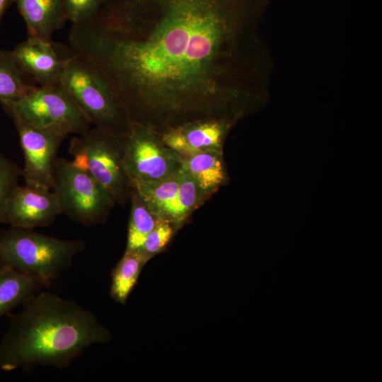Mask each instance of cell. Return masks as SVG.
Instances as JSON below:
<instances>
[{
  "label": "cell",
  "mask_w": 382,
  "mask_h": 382,
  "mask_svg": "<svg viewBox=\"0 0 382 382\" xmlns=\"http://www.w3.org/2000/svg\"><path fill=\"white\" fill-rule=\"evenodd\" d=\"M208 199L194 178L183 167L178 194L159 219L171 224L178 231L192 214Z\"/></svg>",
  "instance_id": "16"
},
{
  "label": "cell",
  "mask_w": 382,
  "mask_h": 382,
  "mask_svg": "<svg viewBox=\"0 0 382 382\" xmlns=\"http://www.w3.org/2000/svg\"><path fill=\"white\" fill-rule=\"evenodd\" d=\"M181 170L182 168L175 175L162 180L132 183V187L140 195L149 208L158 218L178 194L181 178Z\"/></svg>",
  "instance_id": "19"
},
{
  "label": "cell",
  "mask_w": 382,
  "mask_h": 382,
  "mask_svg": "<svg viewBox=\"0 0 382 382\" xmlns=\"http://www.w3.org/2000/svg\"><path fill=\"white\" fill-rule=\"evenodd\" d=\"M28 35L52 42V37L68 21L64 0H16Z\"/></svg>",
  "instance_id": "13"
},
{
  "label": "cell",
  "mask_w": 382,
  "mask_h": 382,
  "mask_svg": "<svg viewBox=\"0 0 382 382\" xmlns=\"http://www.w3.org/2000/svg\"><path fill=\"white\" fill-rule=\"evenodd\" d=\"M270 0H103L72 24L71 47L95 65L132 123L159 134L207 119L237 122L265 100L273 63L261 30Z\"/></svg>",
  "instance_id": "1"
},
{
  "label": "cell",
  "mask_w": 382,
  "mask_h": 382,
  "mask_svg": "<svg viewBox=\"0 0 382 382\" xmlns=\"http://www.w3.org/2000/svg\"><path fill=\"white\" fill-rule=\"evenodd\" d=\"M183 167L209 197L227 181L222 151H205L183 159Z\"/></svg>",
  "instance_id": "15"
},
{
  "label": "cell",
  "mask_w": 382,
  "mask_h": 382,
  "mask_svg": "<svg viewBox=\"0 0 382 382\" xmlns=\"http://www.w3.org/2000/svg\"><path fill=\"white\" fill-rule=\"evenodd\" d=\"M126 250H140L147 235L159 218L149 208L140 195L132 187L130 200Z\"/></svg>",
  "instance_id": "18"
},
{
  "label": "cell",
  "mask_w": 382,
  "mask_h": 382,
  "mask_svg": "<svg viewBox=\"0 0 382 382\" xmlns=\"http://www.w3.org/2000/svg\"><path fill=\"white\" fill-rule=\"evenodd\" d=\"M51 284L41 278L0 267V318Z\"/></svg>",
  "instance_id": "14"
},
{
  "label": "cell",
  "mask_w": 382,
  "mask_h": 382,
  "mask_svg": "<svg viewBox=\"0 0 382 382\" xmlns=\"http://www.w3.org/2000/svg\"><path fill=\"white\" fill-rule=\"evenodd\" d=\"M103 0H64L68 21L79 23L94 17Z\"/></svg>",
  "instance_id": "23"
},
{
  "label": "cell",
  "mask_w": 382,
  "mask_h": 382,
  "mask_svg": "<svg viewBox=\"0 0 382 382\" xmlns=\"http://www.w3.org/2000/svg\"><path fill=\"white\" fill-rule=\"evenodd\" d=\"M12 118L66 134H83L91 123L67 90L59 83L35 86L16 100L0 101Z\"/></svg>",
  "instance_id": "6"
},
{
  "label": "cell",
  "mask_w": 382,
  "mask_h": 382,
  "mask_svg": "<svg viewBox=\"0 0 382 382\" xmlns=\"http://www.w3.org/2000/svg\"><path fill=\"white\" fill-rule=\"evenodd\" d=\"M233 122L207 119L185 124L161 134L164 143L183 159L205 151H222Z\"/></svg>",
  "instance_id": "11"
},
{
  "label": "cell",
  "mask_w": 382,
  "mask_h": 382,
  "mask_svg": "<svg viewBox=\"0 0 382 382\" xmlns=\"http://www.w3.org/2000/svg\"><path fill=\"white\" fill-rule=\"evenodd\" d=\"M123 160L132 183L162 180L183 167V158L164 143L161 134L135 123L126 136Z\"/></svg>",
  "instance_id": "8"
},
{
  "label": "cell",
  "mask_w": 382,
  "mask_h": 382,
  "mask_svg": "<svg viewBox=\"0 0 382 382\" xmlns=\"http://www.w3.org/2000/svg\"><path fill=\"white\" fill-rule=\"evenodd\" d=\"M176 232L171 224L159 219L156 226L147 235L139 250L147 262L167 248Z\"/></svg>",
  "instance_id": "21"
},
{
  "label": "cell",
  "mask_w": 382,
  "mask_h": 382,
  "mask_svg": "<svg viewBox=\"0 0 382 382\" xmlns=\"http://www.w3.org/2000/svg\"><path fill=\"white\" fill-rule=\"evenodd\" d=\"M22 169L0 152V219L6 203L16 188Z\"/></svg>",
  "instance_id": "22"
},
{
  "label": "cell",
  "mask_w": 382,
  "mask_h": 382,
  "mask_svg": "<svg viewBox=\"0 0 382 382\" xmlns=\"http://www.w3.org/2000/svg\"><path fill=\"white\" fill-rule=\"evenodd\" d=\"M61 214L53 191L18 185L6 203L0 222L14 228L33 229L52 225Z\"/></svg>",
  "instance_id": "10"
},
{
  "label": "cell",
  "mask_w": 382,
  "mask_h": 382,
  "mask_svg": "<svg viewBox=\"0 0 382 382\" xmlns=\"http://www.w3.org/2000/svg\"><path fill=\"white\" fill-rule=\"evenodd\" d=\"M57 45L65 58L60 83L90 122L111 134L127 136L132 123L121 100L103 74L71 47Z\"/></svg>",
  "instance_id": "3"
},
{
  "label": "cell",
  "mask_w": 382,
  "mask_h": 382,
  "mask_svg": "<svg viewBox=\"0 0 382 382\" xmlns=\"http://www.w3.org/2000/svg\"><path fill=\"white\" fill-rule=\"evenodd\" d=\"M125 139L94 127L72 138L69 147L73 163L91 174L121 207L129 202L132 191L124 166Z\"/></svg>",
  "instance_id": "5"
},
{
  "label": "cell",
  "mask_w": 382,
  "mask_h": 382,
  "mask_svg": "<svg viewBox=\"0 0 382 382\" xmlns=\"http://www.w3.org/2000/svg\"><path fill=\"white\" fill-rule=\"evenodd\" d=\"M15 62L11 50L0 48V101L16 100L26 96L35 86Z\"/></svg>",
  "instance_id": "20"
},
{
  "label": "cell",
  "mask_w": 382,
  "mask_h": 382,
  "mask_svg": "<svg viewBox=\"0 0 382 382\" xmlns=\"http://www.w3.org/2000/svg\"><path fill=\"white\" fill-rule=\"evenodd\" d=\"M146 262L139 250H125L111 274L110 296L115 301L126 303Z\"/></svg>",
  "instance_id": "17"
},
{
  "label": "cell",
  "mask_w": 382,
  "mask_h": 382,
  "mask_svg": "<svg viewBox=\"0 0 382 382\" xmlns=\"http://www.w3.org/2000/svg\"><path fill=\"white\" fill-rule=\"evenodd\" d=\"M11 52L21 70L39 86L60 83L65 58L57 44L28 37Z\"/></svg>",
  "instance_id": "12"
},
{
  "label": "cell",
  "mask_w": 382,
  "mask_h": 382,
  "mask_svg": "<svg viewBox=\"0 0 382 382\" xmlns=\"http://www.w3.org/2000/svg\"><path fill=\"white\" fill-rule=\"evenodd\" d=\"M0 340V370L28 371L36 366L65 369L90 346L110 333L90 310L41 290L29 298Z\"/></svg>",
  "instance_id": "2"
},
{
  "label": "cell",
  "mask_w": 382,
  "mask_h": 382,
  "mask_svg": "<svg viewBox=\"0 0 382 382\" xmlns=\"http://www.w3.org/2000/svg\"><path fill=\"white\" fill-rule=\"evenodd\" d=\"M85 247L81 239H61L11 227L0 232V267L52 284L71 267L75 256Z\"/></svg>",
  "instance_id": "4"
},
{
  "label": "cell",
  "mask_w": 382,
  "mask_h": 382,
  "mask_svg": "<svg viewBox=\"0 0 382 382\" xmlns=\"http://www.w3.org/2000/svg\"><path fill=\"white\" fill-rule=\"evenodd\" d=\"M16 0H0V24L5 12L13 3L16 2Z\"/></svg>",
  "instance_id": "24"
},
{
  "label": "cell",
  "mask_w": 382,
  "mask_h": 382,
  "mask_svg": "<svg viewBox=\"0 0 382 382\" xmlns=\"http://www.w3.org/2000/svg\"><path fill=\"white\" fill-rule=\"evenodd\" d=\"M52 191L62 214L84 226L103 224L116 204L91 174L62 157L55 163Z\"/></svg>",
  "instance_id": "7"
},
{
  "label": "cell",
  "mask_w": 382,
  "mask_h": 382,
  "mask_svg": "<svg viewBox=\"0 0 382 382\" xmlns=\"http://www.w3.org/2000/svg\"><path fill=\"white\" fill-rule=\"evenodd\" d=\"M13 121L23 153L22 176L25 185L52 190L58 150L67 135L19 120Z\"/></svg>",
  "instance_id": "9"
}]
</instances>
